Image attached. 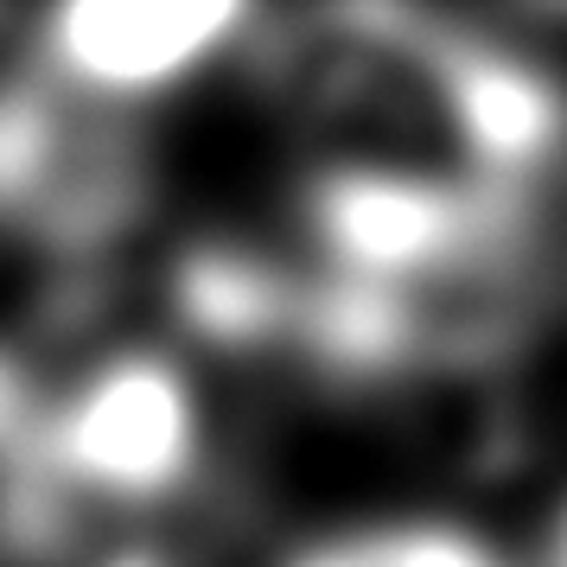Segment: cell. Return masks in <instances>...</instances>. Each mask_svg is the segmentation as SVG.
<instances>
[{"instance_id":"cell-1","label":"cell","mask_w":567,"mask_h":567,"mask_svg":"<svg viewBox=\"0 0 567 567\" xmlns=\"http://www.w3.org/2000/svg\"><path fill=\"white\" fill-rule=\"evenodd\" d=\"M230 32H243L236 7H109L83 0L45 20L52 64L71 83L96 96H141L159 83L185 78L192 64H205Z\"/></svg>"},{"instance_id":"cell-5","label":"cell","mask_w":567,"mask_h":567,"mask_svg":"<svg viewBox=\"0 0 567 567\" xmlns=\"http://www.w3.org/2000/svg\"><path fill=\"white\" fill-rule=\"evenodd\" d=\"M293 567H370V561H363L358 542H332V548H312V555H300Z\"/></svg>"},{"instance_id":"cell-4","label":"cell","mask_w":567,"mask_h":567,"mask_svg":"<svg viewBox=\"0 0 567 567\" xmlns=\"http://www.w3.org/2000/svg\"><path fill=\"white\" fill-rule=\"evenodd\" d=\"M20 434H27V409H20V377L7 370V358H0V446L13 453V446H20Z\"/></svg>"},{"instance_id":"cell-3","label":"cell","mask_w":567,"mask_h":567,"mask_svg":"<svg viewBox=\"0 0 567 567\" xmlns=\"http://www.w3.org/2000/svg\"><path fill=\"white\" fill-rule=\"evenodd\" d=\"M363 561L370 567H497L478 536L446 529V523H409V529H383V536H363Z\"/></svg>"},{"instance_id":"cell-2","label":"cell","mask_w":567,"mask_h":567,"mask_svg":"<svg viewBox=\"0 0 567 567\" xmlns=\"http://www.w3.org/2000/svg\"><path fill=\"white\" fill-rule=\"evenodd\" d=\"M179 312L185 326L210 344H268L293 332V300L300 287L275 275L268 261L243 249H198L179 261Z\"/></svg>"},{"instance_id":"cell-6","label":"cell","mask_w":567,"mask_h":567,"mask_svg":"<svg viewBox=\"0 0 567 567\" xmlns=\"http://www.w3.org/2000/svg\"><path fill=\"white\" fill-rule=\"evenodd\" d=\"M548 567H567V511H561V523H555V548H548Z\"/></svg>"}]
</instances>
